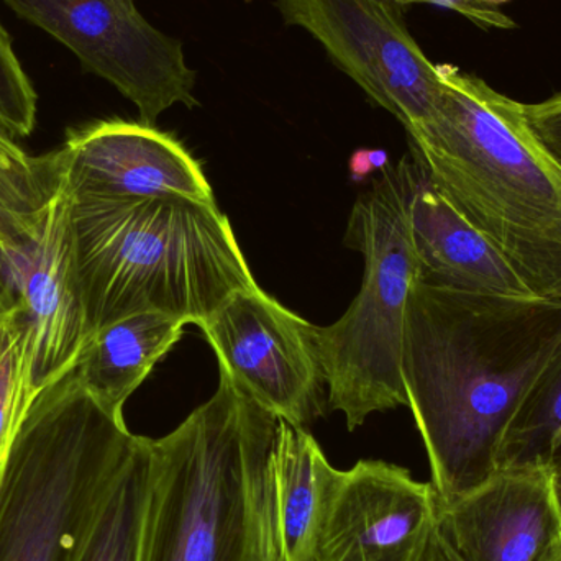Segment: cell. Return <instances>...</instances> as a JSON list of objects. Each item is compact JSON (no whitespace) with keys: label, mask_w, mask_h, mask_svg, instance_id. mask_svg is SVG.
<instances>
[{"label":"cell","mask_w":561,"mask_h":561,"mask_svg":"<svg viewBox=\"0 0 561 561\" xmlns=\"http://www.w3.org/2000/svg\"><path fill=\"white\" fill-rule=\"evenodd\" d=\"M28 353L22 333L0 317V461L32 401Z\"/></svg>","instance_id":"obj_20"},{"label":"cell","mask_w":561,"mask_h":561,"mask_svg":"<svg viewBox=\"0 0 561 561\" xmlns=\"http://www.w3.org/2000/svg\"><path fill=\"white\" fill-rule=\"evenodd\" d=\"M150 442L137 448L108 490L78 561H138L150 478Z\"/></svg>","instance_id":"obj_17"},{"label":"cell","mask_w":561,"mask_h":561,"mask_svg":"<svg viewBox=\"0 0 561 561\" xmlns=\"http://www.w3.org/2000/svg\"><path fill=\"white\" fill-rule=\"evenodd\" d=\"M287 25L309 32L336 66L405 130L437 111L442 81L391 0H278Z\"/></svg>","instance_id":"obj_8"},{"label":"cell","mask_w":561,"mask_h":561,"mask_svg":"<svg viewBox=\"0 0 561 561\" xmlns=\"http://www.w3.org/2000/svg\"><path fill=\"white\" fill-rule=\"evenodd\" d=\"M279 419L220 371L216 394L150 442L138 561H279Z\"/></svg>","instance_id":"obj_3"},{"label":"cell","mask_w":561,"mask_h":561,"mask_svg":"<svg viewBox=\"0 0 561 561\" xmlns=\"http://www.w3.org/2000/svg\"><path fill=\"white\" fill-rule=\"evenodd\" d=\"M437 71L440 102L409 131L412 158L534 296L561 302V164L534 134L523 102L457 66Z\"/></svg>","instance_id":"obj_2"},{"label":"cell","mask_w":561,"mask_h":561,"mask_svg":"<svg viewBox=\"0 0 561 561\" xmlns=\"http://www.w3.org/2000/svg\"><path fill=\"white\" fill-rule=\"evenodd\" d=\"M199 327L240 392L296 428L322 417L327 381L312 323L255 287L227 297Z\"/></svg>","instance_id":"obj_9"},{"label":"cell","mask_w":561,"mask_h":561,"mask_svg":"<svg viewBox=\"0 0 561 561\" xmlns=\"http://www.w3.org/2000/svg\"><path fill=\"white\" fill-rule=\"evenodd\" d=\"M561 455V348L511 419L497 468L552 467Z\"/></svg>","instance_id":"obj_19"},{"label":"cell","mask_w":561,"mask_h":561,"mask_svg":"<svg viewBox=\"0 0 561 561\" xmlns=\"http://www.w3.org/2000/svg\"><path fill=\"white\" fill-rule=\"evenodd\" d=\"M524 112L540 144L561 164V91L546 101L524 104Z\"/></svg>","instance_id":"obj_22"},{"label":"cell","mask_w":561,"mask_h":561,"mask_svg":"<svg viewBox=\"0 0 561 561\" xmlns=\"http://www.w3.org/2000/svg\"><path fill=\"white\" fill-rule=\"evenodd\" d=\"M75 365L33 394L0 473V561H78L89 529L137 448Z\"/></svg>","instance_id":"obj_5"},{"label":"cell","mask_w":561,"mask_h":561,"mask_svg":"<svg viewBox=\"0 0 561 561\" xmlns=\"http://www.w3.org/2000/svg\"><path fill=\"white\" fill-rule=\"evenodd\" d=\"M483 3H488V5L500 7L503 3L510 2V0H481Z\"/></svg>","instance_id":"obj_25"},{"label":"cell","mask_w":561,"mask_h":561,"mask_svg":"<svg viewBox=\"0 0 561 561\" xmlns=\"http://www.w3.org/2000/svg\"><path fill=\"white\" fill-rule=\"evenodd\" d=\"M62 190L55 153L30 157L0 135V247L33 236Z\"/></svg>","instance_id":"obj_18"},{"label":"cell","mask_w":561,"mask_h":561,"mask_svg":"<svg viewBox=\"0 0 561 561\" xmlns=\"http://www.w3.org/2000/svg\"><path fill=\"white\" fill-rule=\"evenodd\" d=\"M0 317L25 340L33 391L75 365L88 325L65 190L33 236L0 247Z\"/></svg>","instance_id":"obj_10"},{"label":"cell","mask_w":561,"mask_h":561,"mask_svg":"<svg viewBox=\"0 0 561 561\" xmlns=\"http://www.w3.org/2000/svg\"><path fill=\"white\" fill-rule=\"evenodd\" d=\"M68 46L85 68L114 84L153 125L176 104L193 107L196 71L180 39L154 28L134 0H3Z\"/></svg>","instance_id":"obj_7"},{"label":"cell","mask_w":561,"mask_h":561,"mask_svg":"<svg viewBox=\"0 0 561 561\" xmlns=\"http://www.w3.org/2000/svg\"><path fill=\"white\" fill-rule=\"evenodd\" d=\"M69 233L88 335L140 312L201 325L237 290L259 287L217 203L69 197Z\"/></svg>","instance_id":"obj_4"},{"label":"cell","mask_w":561,"mask_h":561,"mask_svg":"<svg viewBox=\"0 0 561 561\" xmlns=\"http://www.w3.org/2000/svg\"><path fill=\"white\" fill-rule=\"evenodd\" d=\"M184 325L163 312L134 313L107 323L85 336L76 375L105 411L124 417L125 402L180 342Z\"/></svg>","instance_id":"obj_15"},{"label":"cell","mask_w":561,"mask_h":561,"mask_svg":"<svg viewBox=\"0 0 561 561\" xmlns=\"http://www.w3.org/2000/svg\"><path fill=\"white\" fill-rule=\"evenodd\" d=\"M417 168L409 224L419 280L465 293L534 296L486 237L435 190L419 164Z\"/></svg>","instance_id":"obj_14"},{"label":"cell","mask_w":561,"mask_h":561,"mask_svg":"<svg viewBox=\"0 0 561 561\" xmlns=\"http://www.w3.org/2000/svg\"><path fill=\"white\" fill-rule=\"evenodd\" d=\"M36 122V92L0 25V135L15 141L32 134Z\"/></svg>","instance_id":"obj_21"},{"label":"cell","mask_w":561,"mask_h":561,"mask_svg":"<svg viewBox=\"0 0 561 561\" xmlns=\"http://www.w3.org/2000/svg\"><path fill=\"white\" fill-rule=\"evenodd\" d=\"M55 153L71 199L183 196L216 203L201 164L151 125L105 121L71 130Z\"/></svg>","instance_id":"obj_12"},{"label":"cell","mask_w":561,"mask_h":561,"mask_svg":"<svg viewBox=\"0 0 561 561\" xmlns=\"http://www.w3.org/2000/svg\"><path fill=\"white\" fill-rule=\"evenodd\" d=\"M2 465H3V460L0 461V473H2Z\"/></svg>","instance_id":"obj_26"},{"label":"cell","mask_w":561,"mask_h":561,"mask_svg":"<svg viewBox=\"0 0 561 561\" xmlns=\"http://www.w3.org/2000/svg\"><path fill=\"white\" fill-rule=\"evenodd\" d=\"M417 163L402 160L359 194L345 243L365 259L362 289L333 325H313V345L329 388V408L348 431L376 412L408 405L401 358L409 297L419 279L409 206Z\"/></svg>","instance_id":"obj_6"},{"label":"cell","mask_w":561,"mask_h":561,"mask_svg":"<svg viewBox=\"0 0 561 561\" xmlns=\"http://www.w3.org/2000/svg\"><path fill=\"white\" fill-rule=\"evenodd\" d=\"M559 561H561V559Z\"/></svg>","instance_id":"obj_27"},{"label":"cell","mask_w":561,"mask_h":561,"mask_svg":"<svg viewBox=\"0 0 561 561\" xmlns=\"http://www.w3.org/2000/svg\"><path fill=\"white\" fill-rule=\"evenodd\" d=\"M553 486H556L557 500H559L561 510V455L552 465Z\"/></svg>","instance_id":"obj_24"},{"label":"cell","mask_w":561,"mask_h":561,"mask_svg":"<svg viewBox=\"0 0 561 561\" xmlns=\"http://www.w3.org/2000/svg\"><path fill=\"white\" fill-rule=\"evenodd\" d=\"M440 504L431 483L381 460L340 471L313 561H432Z\"/></svg>","instance_id":"obj_11"},{"label":"cell","mask_w":561,"mask_h":561,"mask_svg":"<svg viewBox=\"0 0 561 561\" xmlns=\"http://www.w3.org/2000/svg\"><path fill=\"white\" fill-rule=\"evenodd\" d=\"M560 348L557 300L415 280L405 316L402 382L440 506L497 470L511 419Z\"/></svg>","instance_id":"obj_1"},{"label":"cell","mask_w":561,"mask_h":561,"mask_svg":"<svg viewBox=\"0 0 561 561\" xmlns=\"http://www.w3.org/2000/svg\"><path fill=\"white\" fill-rule=\"evenodd\" d=\"M389 167V157L382 150H358L350 160V173L353 181L362 183L373 171Z\"/></svg>","instance_id":"obj_23"},{"label":"cell","mask_w":561,"mask_h":561,"mask_svg":"<svg viewBox=\"0 0 561 561\" xmlns=\"http://www.w3.org/2000/svg\"><path fill=\"white\" fill-rule=\"evenodd\" d=\"M307 428L280 421L275 445V516L279 561H313L323 520L339 483Z\"/></svg>","instance_id":"obj_16"},{"label":"cell","mask_w":561,"mask_h":561,"mask_svg":"<svg viewBox=\"0 0 561 561\" xmlns=\"http://www.w3.org/2000/svg\"><path fill=\"white\" fill-rule=\"evenodd\" d=\"M438 530L460 561H559L561 510L552 467L497 468L440 506Z\"/></svg>","instance_id":"obj_13"}]
</instances>
